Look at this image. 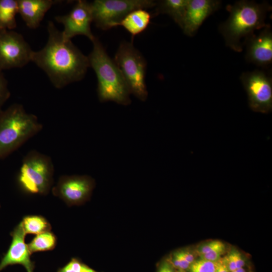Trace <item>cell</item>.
Wrapping results in <instances>:
<instances>
[{"mask_svg": "<svg viewBox=\"0 0 272 272\" xmlns=\"http://www.w3.org/2000/svg\"><path fill=\"white\" fill-rule=\"evenodd\" d=\"M48 40L38 51H33L31 61L45 72L53 86L61 89L82 80L90 67L88 56L72 42L64 40L52 21L47 25Z\"/></svg>", "mask_w": 272, "mask_h": 272, "instance_id": "6da1fadb", "label": "cell"}, {"mask_svg": "<svg viewBox=\"0 0 272 272\" xmlns=\"http://www.w3.org/2000/svg\"><path fill=\"white\" fill-rule=\"evenodd\" d=\"M226 9L229 15L219 25L218 30L226 45L234 51L240 52L247 40L254 34L256 30L268 25L265 20L271 6L266 2L241 0L227 5Z\"/></svg>", "mask_w": 272, "mask_h": 272, "instance_id": "7a4b0ae2", "label": "cell"}, {"mask_svg": "<svg viewBox=\"0 0 272 272\" xmlns=\"http://www.w3.org/2000/svg\"><path fill=\"white\" fill-rule=\"evenodd\" d=\"M92 42L93 47L88 58L90 66L97 76L99 101H111L123 105L129 104V90L115 61L108 55L97 38Z\"/></svg>", "mask_w": 272, "mask_h": 272, "instance_id": "3957f363", "label": "cell"}, {"mask_svg": "<svg viewBox=\"0 0 272 272\" xmlns=\"http://www.w3.org/2000/svg\"><path fill=\"white\" fill-rule=\"evenodd\" d=\"M43 128L37 117L15 103L0 111V159L17 150Z\"/></svg>", "mask_w": 272, "mask_h": 272, "instance_id": "277c9868", "label": "cell"}, {"mask_svg": "<svg viewBox=\"0 0 272 272\" xmlns=\"http://www.w3.org/2000/svg\"><path fill=\"white\" fill-rule=\"evenodd\" d=\"M53 174L54 166L50 157L31 150L22 160L19 183L27 193L46 195L51 188Z\"/></svg>", "mask_w": 272, "mask_h": 272, "instance_id": "5b68a950", "label": "cell"}, {"mask_svg": "<svg viewBox=\"0 0 272 272\" xmlns=\"http://www.w3.org/2000/svg\"><path fill=\"white\" fill-rule=\"evenodd\" d=\"M130 93L145 101L148 93L145 82L147 61L132 42H121L113 59Z\"/></svg>", "mask_w": 272, "mask_h": 272, "instance_id": "8992f818", "label": "cell"}, {"mask_svg": "<svg viewBox=\"0 0 272 272\" xmlns=\"http://www.w3.org/2000/svg\"><path fill=\"white\" fill-rule=\"evenodd\" d=\"M156 4L153 0H95L90 3L93 22L99 28L108 30L118 26L132 11L152 8Z\"/></svg>", "mask_w": 272, "mask_h": 272, "instance_id": "52a82bcc", "label": "cell"}, {"mask_svg": "<svg viewBox=\"0 0 272 272\" xmlns=\"http://www.w3.org/2000/svg\"><path fill=\"white\" fill-rule=\"evenodd\" d=\"M241 83L247 94L250 109L256 112L268 113L272 110V79L262 70L243 72Z\"/></svg>", "mask_w": 272, "mask_h": 272, "instance_id": "ba28073f", "label": "cell"}, {"mask_svg": "<svg viewBox=\"0 0 272 272\" xmlns=\"http://www.w3.org/2000/svg\"><path fill=\"white\" fill-rule=\"evenodd\" d=\"M33 51L21 34L0 29L1 72L24 66L31 61Z\"/></svg>", "mask_w": 272, "mask_h": 272, "instance_id": "9c48e42d", "label": "cell"}, {"mask_svg": "<svg viewBox=\"0 0 272 272\" xmlns=\"http://www.w3.org/2000/svg\"><path fill=\"white\" fill-rule=\"evenodd\" d=\"M55 19L64 26L61 31L64 40H71L80 35L87 37L91 41L96 37L91 29L93 22L91 4L86 1H78L68 14L56 16Z\"/></svg>", "mask_w": 272, "mask_h": 272, "instance_id": "30bf717a", "label": "cell"}, {"mask_svg": "<svg viewBox=\"0 0 272 272\" xmlns=\"http://www.w3.org/2000/svg\"><path fill=\"white\" fill-rule=\"evenodd\" d=\"M94 186V180L87 175H62L52 192L68 206L78 205L89 199Z\"/></svg>", "mask_w": 272, "mask_h": 272, "instance_id": "8fae6325", "label": "cell"}, {"mask_svg": "<svg viewBox=\"0 0 272 272\" xmlns=\"http://www.w3.org/2000/svg\"><path fill=\"white\" fill-rule=\"evenodd\" d=\"M245 59L257 66L266 67L272 63V31L268 25L258 34H253L245 42Z\"/></svg>", "mask_w": 272, "mask_h": 272, "instance_id": "7c38bea8", "label": "cell"}, {"mask_svg": "<svg viewBox=\"0 0 272 272\" xmlns=\"http://www.w3.org/2000/svg\"><path fill=\"white\" fill-rule=\"evenodd\" d=\"M12 240L10 247L0 262V271L10 265H22L27 272H33L34 263L31 252L25 241L26 234L21 222L11 233Z\"/></svg>", "mask_w": 272, "mask_h": 272, "instance_id": "4fadbf2b", "label": "cell"}, {"mask_svg": "<svg viewBox=\"0 0 272 272\" xmlns=\"http://www.w3.org/2000/svg\"><path fill=\"white\" fill-rule=\"evenodd\" d=\"M218 0H189L182 28L187 36L192 37L204 21L221 7Z\"/></svg>", "mask_w": 272, "mask_h": 272, "instance_id": "5bb4252c", "label": "cell"}, {"mask_svg": "<svg viewBox=\"0 0 272 272\" xmlns=\"http://www.w3.org/2000/svg\"><path fill=\"white\" fill-rule=\"evenodd\" d=\"M57 0H18V13L28 27L36 29L39 27L46 13Z\"/></svg>", "mask_w": 272, "mask_h": 272, "instance_id": "9a60e30c", "label": "cell"}, {"mask_svg": "<svg viewBox=\"0 0 272 272\" xmlns=\"http://www.w3.org/2000/svg\"><path fill=\"white\" fill-rule=\"evenodd\" d=\"M189 0H162L157 2L155 12L156 16L159 14L169 15L181 28L186 15Z\"/></svg>", "mask_w": 272, "mask_h": 272, "instance_id": "2e32d148", "label": "cell"}, {"mask_svg": "<svg viewBox=\"0 0 272 272\" xmlns=\"http://www.w3.org/2000/svg\"><path fill=\"white\" fill-rule=\"evenodd\" d=\"M152 14L146 9H137L128 14L119 23L118 26H122L132 37L137 35L148 27Z\"/></svg>", "mask_w": 272, "mask_h": 272, "instance_id": "e0dca14e", "label": "cell"}, {"mask_svg": "<svg viewBox=\"0 0 272 272\" xmlns=\"http://www.w3.org/2000/svg\"><path fill=\"white\" fill-rule=\"evenodd\" d=\"M18 0H0V29L13 30L17 27Z\"/></svg>", "mask_w": 272, "mask_h": 272, "instance_id": "ac0fdd59", "label": "cell"}, {"mask_svg": "<svg viewBox=\"0 0 272 272\" xmlns=\"http://www.w3.org/2000/svg\"><path fill=\"white\" fill-rule=\"evenodd\" d=\"M56 237L50 231L36 235L28 243L31 253L53 249L56 244Z\"/></svg>", "mask_w": 272, "mask_h": 272, "instance_id": "d6986e66", "label": "cell"}, {"mask_svg": "<svg viewBox=\"0 0 272 272\" xmlns=\"http://www.w3.org/2000/svg\"><path fill=\"white\" fill-rule=\"evenodd\" d=\"M26 234H39L49 231L51 225L43 217L39 215H29L23 218L21 222Z\"/></svg>", "mask_w": 272, "mask_h": 272, "instance_id": "ffe728a7", "label": "cell"}, {"mask_svg": "<svg viewBox=\"0 0 272 272\" xmlns=\"http://www.w3.org/2000/svg\"><path fill=\"white\" fill-rule=\"evenodd\" d=\"M217 261L213 262L200 258L190 264V272H215Z\"/></svg>", "mask_w": 272, "mask_h": 272, "instance_id": "44dd1931", "label": "cell"}, {"mask_svg": "<svg viewBox=\"0 0 272 272\" xmlns=\"http://www.w3.org/2000/svg\"><path fill=\"white\" fill-rule=\"evenodd\" d=\"M58 272H97L76 258H73Z\"/></svg>", "mask_w": 272, "mask_h": 272, "instance_id": "7402d4cb", "label": "cell"}, {"mask_svg": "<svg viewBox=\"0 0 272 272\" xmlns=\"http://www.w3.org/2000/svg\"><path fill=\"white\" fill-rule=\"evenodd\" d=\"M168 262L178 270H185L188 269L190 265L182 257L179 251H177L172 254L170 260Z\"/></svg>", "mask_w": 272, "mask_h": 272, "instance_id": "603a6c76", "label": "cell"}, {"mask_svg": "<svg viewBox=\"0 0 272 272\" xmlns=\"http://www.w3.org/2000/svg\"><path fill=\"white\" fill-rule=\"evenodd\" d=\"M10 96L11 93L8 88V82L2 72L0 71V108Z\"/></svg>", "mask_w": 272, "mask_h": 272, "instance_id": "cb8c5ba5", "label": "cell"}, {"mask_svg": "<svg viewBox=\"0 0 272 272\" xmlns=\"http://www.w3.org/2000/svg\"><path fill=\"white\" fill-rule=\"evenodd\" d=\"M225 246V244L222 241L218 240H215L201 245L198 248L197 250L198 254L199 256H200L215 249Z\"/></svg>", "mask_w": 272, "mask_h": 272, "instance_id": "d4e9b609", "label": "cell"}, {"mask_svg": "<svg viewBox=\"0 0 272 272\" xmlns=\"http://www.w3.org/2000/svg\"><path fill=\"white\" fill-rule=\"evenodd\" d=\"M225 246L215 249L199 256L200 258L213 262H216L221 258V256L225 252Z\"/></svg>", "mask_w": 272, "mask_h": 272, "instance_id": "484cf974", "label": "cell"}, {"mask_svg": "<svg viewBox=\"0 0 272 272\" xmlns=\"http://www.w3.org/2000/svg\"><path fill=\"white\" fill-rule=\"evenodd\" d=\"M230 253L234 258L237 269L243 267L245 262L242 258L241 253L238 250L235 249H233Z\"/></svg>", "mask_w": 272, "mask_h": 272, "instance_id": "4316f807", "label": "cell"}, {"mask_svg": "<svg viewBox=\"0 0 272 272\" xmlns=\"http://www.w3.org/2000/svg\"><path fill=\"white\" fill-rule=\"evenodd\" d=\"M215 272H230L225 257L221 258L217 261V266Z\"/></svg>", "mask_w": 272, "mask_h": 272, "instance_id": "83f0119b", "label": "cell"}, {"mask_svg": "<svg viewBox=\"0 0 272 272\" xmlns=\"http://www.w3.org/2000/svg\"><path fill=\"white\" fill-rule=\"evenodd\" d=\"M179 252L182 257L190 264L195 260L194 256L189 251L181 250H179Z\"/></svg>", "mask_w": 272, "mask_h": 272, "instance_id": "f1b7e54d", "label": "cell"}, {"mask_svg": "<svg viewBox=\"0 0 272 272\" xmlns=\"http://www.w3.org/2000/svg\"><path fill=\"white\" fill-rule=\"evenodd\" d=\"M225 258L230 272L236 270L237 268L232 254L230 253L227 256L225 257Z\"/></svg>", "mask_w": 272, "mask_h": 272, "instance_id": "f546056e", "label": "cell"}, {"mask_svg": "<svg viewBox=\"0 0 272 272\" xmlns=\"http://www.w3.org/2000/svg\"><path fill=\"white\" fill-rule=\"evenodd\" d=\"M158 272H177L175 271L173 266L169 262H164L162 264L159 269Z\"/></svg>", "mask_w": 272, "mask_h": 272, "instance_id": "4dcf8cb0", "label": "cell"}, {"mask_svg": "<svg viewBox=\"0 0 272 272\" xmlns=\"http://www.w3.org/2000/svg\"><path fill=\"white\" fill-rule=\"evenodd\" d=\"M236 271L237 272H245V271L244 269L243 268V267H241V268L237 269Z\"/></svg>", "mask_w": 272, "mask_h": 272, "instance_id": "1f68e13d", "label": "cell"}, {"mask_svg": "<svg viewBox=\"0 0 272 272\" xmlns=\"http://www.w3.org/2000/svg\"><path fill=\"white\" fill-rule=\"evenodd\" d=\"M177 272H185L184 270H178Z\"/></svg>", "mask_w": 272, "mask_h": 272, "instance_id": "d6a6232c", "label": "cell"}, {"mask_svg": "<svg viewBox=\"0 0 272 272\" xmlns=\"http://www.w3.org/2000/svg\"><path fill=\"white\" fill-rule=\"evenodd\" d=\"M232 272H237V271H236V270H234V271H232Z\"/></svg>", "mask_w": 272, "mask_h": 272, "instance_id": "836d02e7", "label": "cell"}]
</instances>
